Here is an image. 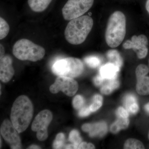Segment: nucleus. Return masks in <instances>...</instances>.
I'll return each instance as SVG.
<instances>
[{
    "mask_svg": "<svg viewBox=\"0 0 149 149\" xmlns=\"http://www.w3.org/2000/svg\"><path fill=\"white\" fill-rule=\"evenodd\" d=\"M34 107L27 96H19L14 102L12 107L10 120L19 133L25 131L32 120Z\"/></svg>",
    "mask_w": 149,
    "mask_h": 149,
    "instance_id": "obj_1",
    "label": "nucleus"
},
{
    "mask_svg": "<svg viewBox=\"0 0 149 149\" xmlns=\"http://www.w3.org/2000/svg\"><path fill=\"white\" fill-rule=\"evenodd\" d=\"M94 22L88 15L73 19L68 22L64 31L66 41L72 45H79L85 42L93 28Z\"/></svg>",
    "mask_w": 149,
    "mask_h": 149,
    "instance_id": "obj_2",
    "label": "nucleus"
},
{
    "mask_svg": "<svg viewBox=\"0 0 149 149\" xmlns=\"http://www.w3.org/2000/svg\"><path fill=\"white\" fill-rule=\"evenodd\" d=\"M126 34V19L124 14L116 11L110 16L105 32L107 44L111 48L117 47L122 42Z\"/></svg>",
    "mask_w": 149,
    "mask_h": 149,
    "instance_id": "obj_3",
    "label": "nucleus"
},
{
    "mask_svg": "<svg viewBox=\"0 0 149 149\" xmlns=\"http://www.w3.org/2000/svg\"><path fill=\"white\" fill-rule=\"evenodd\" d=\"M13 53L17 58L21 61L36 62L45 56V50L42 46L30 40L22 39L17 41L13 47Z\"/></svg>",
    "mask_w": 149,
    "mask_h": 149,
    "instance_id": "obj_4",
    "label": "nucleus"
},
{
    "mask_svg": "<svg viewBox=\"0 0 149 149\" xmlns=\"http://www.w3.org/2000/svg\"><path fill=\"white\" fill-rule=\"evenodd\" d=\"M52 71L58 76L74 78L80 76L84 71V65L79 59L65 58L57 61L52 65Z\"/></svg>",
    "mask_w": 149,
    "mask_h": 149,
    "instance_id": "obj_5",
    "label": "nucleus"
},
{
    "mask_svg": "<svg viewBox=\"0 0 149 149\" xmlns=\"http://www.w3.org/2000/svg\"><path fill=\"white\" fill-rule=\"evenodd\" d=\"M94 0H68L62 9L63 18L66 20L83 16L92 7Z\"/></svg>",
    "mask_w": 149,
    "mask_h": 149,
    "instance_id": "obj_6",
    "label": "nucleus"
},
{
    "mask_svg": "<svg viewBox=\"0 0 149 149\" xmlns=\"http://www.w3.org/2000/svg\"><path fill=\"white\" fill-rule=\"evenodd\" d=\"M52 119V113L48 110L42 111L35 118L31 129L37 132V137L39 141H45L47 139L48 127Z\"/></svg>",
    "mask_w": 149,
    "mask_h": 149,
    "instance_id": "obj_7",
    "label": "nucleus"
},
{
    "mask_svg": "<svg viewBox=\"0 0 149 149\" xmlns=\"http://www.w3.org/2000/svg\"><path fill=\"white\" fill-rule=\"evenodd\" d=\"M78 89V83L73 78L58 76L54 83L51 85L49 90L53 94L62 91L67 96L72 97L77 93Z\"/></svg>",
    "mask_w": 149,
    "mask_h": 149,
    "instance_id": "obj_8",
    "label": "nucleus"
},
{
    "mask_svg": "<svg viewBox=\"0 0 149 149\" xmlns=\"http://www.w3.org/2000/svg\"><path fill=\"white\" fill-rule=\"evenodd\" d=\"M18 131L14 126L11 120L6 119L1 127V134L11 148H22L21 141Z\"/></svg>",
    "mask_w": 149,
    "mask_h": 149,
    "instance_id": "obj_9",
    "label": "nucleus"
},
{
    "mask_svg": "<svg viewBox=\"0 0 149 149\" xmlns=\"http://www.w3.org/2000/svg\"><path fill=\"white\" fill-rule=\"evenodd\" d=\"M148 40L146 35H141L137 36L134 35L131 40H127L123 44V47L126 49H133L136 52L137 56L139 59L146 58L148 52L147 46Z\"/></svg>",
    "mask_w": 149,
    "mask_h": 149,
    "instance_id": "obj_10",
    "label": "nucleus"
},
{
    "mask_svg": "<svg viewBox=\"0 0 149 149\" xmlns=\"http://www.w3.org/2000/svg\"><path fill=\"white\" fill-rule=\"evenodd\" d=\"M149 72V68L146 65H139L136 68V91L142 95H149V77L147 76Z\"/></svg>",
    "mask_w": 149,
    "mask_h": 149,
    "instance_id": "obj_11",
    "label": "nucleus"
},
{
    "mask_svg": "<svg viewBox=\"0 0 149 149\" xmlns=\"http://www.w3.org/2000/svg\"><path fill=\"white\" fill-rule=\"evenodd\" d=\"M15 74L13 60L10 56L5 55L0 58V80L4 83L9 82Z\"/></svg>",
    "mask_w": 149,
    "mask_h": 149,
    "instance_id": "obj_12",
    "label": "nucleus"
},
{
    "mask_svg": "<svg viewBox=\"0 0 149 149\" xmlns=\"http://www.w3.org/2000/svg\"><path fill=\"white\" fill-rule=\"evenodd\" d=\"M82 129L84 132L89 133L91 137H102L107 133V126L106 123L102 121L94 123H86L82 125Z\"/></svg>",
    "mask_w": 149,
    "mask_h": 149,
    "instance_id": "obj_13",
    "label": "nucleus"
},
{
    "mask_svg": "<svg viewBox=\"0 0 149 149\" xmlns=\"http://www.w3.org/2000/svg\"><path fill=\"white\" fill-rule=\"evenodd\" d=\"M120 68L109 62L104 65L100 69V74L105 80L117 79Z\"/></svg>",
    "mask_w": 149,
    "mask_h": 149,
    "instance_id": "obj_14",
    "label": "nucleus"
},
{
    "mask_svg": "<svg viewBox=\"0 0 149 149\" xmlns=\"http://www.w3.org/2000/svg\"><path fill=\"white\" fill-rule=\"evenodd\" d=\"M123 103L125 109L131 114H136L139 110L138 100L136 96L133 94L126 95L123 99Z\"/></svg>",
    "mask_w": 149,
    "mask_h": 149,
    "instance_id": "obj_15",
    "label": "nucleus"
},
{
    "mask_svg": "<svg viewBox=\"0 0 149 149\" xmlns=\"http://www.w3.org/2000/svg\"><path fill=\"white\" fill-rule=\"evenodd\" d=\"M52 0H28L29 7L33 11L41 13L44 11Z\"/></svg>",
    "mask_w": 149,
    "mask_h": 149,
    "instance_id": "obj_16",
    "label": "nucleus"
},
{
    "mask_svg": "<svg viewBox=\"0 0 149 149\" xmlns=\"http://www.w3.org/2000/svg\"><path fill=\"white\" fill-rule=\"evenodd\" d=\"M120 83L117 79L105 80L101 88V93L104 95H109L116 89H117Z\"/></svg>",
    "mask_w": 149,
    "mask_h": 149,
    "instance_id": "obj_17",
    "label": "nucleus"
},
{
    "mask_svg": "<svg viewBox=\"0 0 149 149\" xmlns=\"http://www.w3.org/2000/svg\"><path fill=\"white\" fill-rule=\"evenodd\" d=\"M129 120L128 118L118 117L117 120L111 126L110 130L113 133H117L122 129L128 128Z\"/></svg>",
    "mask_w": 149,
    "mask_h": 149,
    "instance_id": "obj_18",
    "label": "nucleus"
},
{
    "mask_svg": "<svg viewBox=\"0 0 149 149\" xmlns=\"http://www.w3.org/2000/svg\"><path fill=\"white\" fill-rule=\"evenodd\" d=\"M107 56L110 62L119 67L122 66L123 61L120 54L116 50H110L107 53Z\"/></svg>",
    "mask_w": 149,
    "mask_h": 149,
    "instance_id": "obj_19",
    "label": "nucleus"
},
{
    "mask_svg": "<svg viewBox=\"0 0 149 149\" xmlns=\"http://www.w3.org/2000/svg\"><path fill=\"white\" fill-rule=\"evenodd\" d=\"M124 148L129 149H145L143 143L136 139H130L125 141L124 145Z\"/></svg>",
    "mask_w": 149,
    "mask_h": 149,
    "instance_id": "obj_20",
    "label": "nucleus"
},
{
    "mask_svg": "<svg viewBox=\"0 0 149 149\" xmlns=\"http://www.w3.org/2000/svg\"><path fill=\"white\" fill-rule=\"evenodd\" d=\"M69 140L72 144L74 145L76 149H78V147L82 143V141L80 133L76 130H72L70 133Z\"/></svg>",
    "mask_w": 149,
    "mask_h": 149,
    "instance_id": "obj_21",
    "label": "nucleus"
},
{
    "mask_svg": "<svg viewBox=\"0 0 149 149\" xmlns=\"http://www.w3.org/2000/svg\"><path fill=\"white\" fill-rule=\"evenodd\" d=\"M103 103V98L102 96L96 95L93 97V102L90 107L91 112H95L98 110L102 107Z\"/></svg>",
    "mask_w": 149,
    "mask_h": 149,
    "instance_id": "obj_22",
    "label": "nucleus"
},
{
    "mask_svg": "<svg viewBox=\"0 0 149 149\" xmlns=\"http://www.w3.org/2000/svg\"><path fill=\"white\" fill-rule=\"evenodd\" d=\"M10 27L8 23L3 17H0V39L5 38L9 32Z\"/></svg>",
    "mask_w": 149,
    "mask_h": 149,
    "instance_id": "obj_23",
    "label": "nucleus"
},
{
    "mask_svg": "<svg viewBox=\"0 0 149 149\" xmlns=\"http://www.w3.org/2000/svg\"><path fill=\"white\" fill-rule=\"evenodd\" d=\"M84 61L88 66L95 68L100 66L101 63L100 59L96 56H89L84 58Z\"/></svg>",
    "mask_w": 149,
    "mask_h": 149,
    "instance_id": "obj_24",
    "label": "nucleus"
},
{
    "mask_svg": "<svg viewBox=\"0 0 149 149\" xmlns=\"http://www.w3.org/2000/svg\"><path fill=\"white\" fill-rule=\"evenodd\" d=\"M65 135L63 133H59L56 136L53 145L54 149H62L64 147Z\"/></svg>",
    "mask_w": 149,
    "mask_h": 149,
    "instance_id": "obj_25",
    "label": "nucleus"
},
{
    "mask_svg": "<svg viewBox=\"0 0 149 149\" xmlns=\"http://www.w3.org/2000/svg\"><path fill=\"white\" fill-rule=\"evenodd\" d=\"M85 103V100L84 98L80 95H77L73 99L72 103L74 109L78 110L83 107Z\"/></svg>",
    "mask_w": 149,
    "mask_h": 149,
    "instance_id": "obj_26",
    "label": "nucleus"
},
{
    "mask_svg": "<svg viewBox=\"0 0 149 149\" xmlns=\"http://www.w3.org/2000/svg\"><path fill=\"white\" fill-rule=\"evenodd\" d=\"M116 115L118 117H122L124 118H128L129 113L125 109L120 107L118 108L116 111Z\"/></svg>",
    "mask_w": 149,
    "mask_h": 149,
    "instance_id": "obj_27",
    "label": "nucleus"
},
{
    "mask_svg": "<svg viewBox=\"0 0 149 149\" xmlns=\"http://www.w3.org/2000/svg\"><path fill=\"white\" fill-rule=\"evenodd\" d=\"M91 111L90 109V107H83L79 111L78 115L80 117H86L91 114Z\"/></svg>",
    "mask_w": 149,
    "mask_h": 149,
    "instance_id": "obj_28",
    "label": "nucleus"
},
{
    "mask_svg": "<svg viewBox=\"0 0 149 149\" xmlns=\"http://www.w3.org/2000/svg\"><path fill=\"white\" fill-rule=\"evenodd\" d=\"M105 79H104L103 77L101 76L100 74H99L94 77L93 82L94 84L97 87L102 86L104 84Z\"/></svg>",
    "mask_w": 149,
    "mask_h": 149,
    "instance_id": "obj_29",
    "label": "nucleus"
},
{
    "mask_svg": "<svg viewBox=\"0 0 149 149\" xmlns=\"http://www.w3.org/2000/svg\"><path fill=\"white\" fill-rule=\"evenodd\" d=\"M95 147L93 144L91 143H86V142H82L79 145L78 149H95Z\"/></svg>",
    "mask_w": 149,
    "mask_h": 149,
    "instance_id": "obj_30",
    "label": "nucleus"
},
{
    "mask_svg": "<svg viewBox=\"0 0 149 149\" xmlns=\"http://www.w3.org/2000/svg\"><path fill=\"white\" fill-rule=\"evenodd\" d=\"M5 55V49L3 46L1 44L0 45V58H2Z\"/></svg>",
    "mask_w": 149,
    "mask_h": 149,
    "instance_id": "obj_31",
    "label": "nucleus"
},
{
    "mask_svg": "<svg viewBox=\"0 0 149 149\" xmlns=\"http://www.w3.org/2000/svg\"><path fill=\"white\" fill-rule=\"evenodd\" d=\"M65 149H76V148L74 146L73 144H69V145H67L65 147Z\"/></svg>",
    "mask_w": 149,
    "mask_h": 149,
    "instance_id": "obj_32",
    "label": "nucleus"
},
{
    "mask_svg": "<svg viewBox=\"0 0 149 149\" xmlns=\"http://www.w3.org/2000/svg\"><path fill=\"white\" fill-rule=\"evenodd\" d=\"M28 148L37 149H41V148H40V147L38 146H36V145H32V146H29V148Z\"/></svg>",
    "mask_w": 149,
    "mask_h": 149,
    "instance_id": "obj_33",
    "label": "nucleus"
},
{
    "mask_svg": "<svg viewBox=\"0 0 149 149\" xmlns=\"http://www.w3.org/2000/svg\"><path fill=\"white\" fill-rule=\"evenodd\" d=\"M146 9L149 14V0H147L146 5Z\"/></svg>",
    "mask_w": 149,
    "mask_h": 149,
    "instance_id": "obj_34",
    "label": "nucleus"
},
{
    "mask_svg": "<svg viewBox=\"0 0 149 149\" xmlns=\"http://www.w3.org/2000/svg\"><path fill=\"white\" fill-rule=\"evenodd\" d=\"M145 109L146 110V111L149 113V102L147 103L146 105L145 106Z\"/></svg>",
    "mask_w": 149,
    "mask_h": 149,
    "instance_id": "obj_35",
    "label": "nucleus"
},
{
    "mask_svg": "<svg viewBox=\"0 0 149 149\" xmlns=\"http://www.w3.org/2000/svg\"></svg>",
    "mask_w": 149,
    "mask_h": 149,
    "instance_id": "obj_36",
    "label": "nucleus"
},
{
    "mask_svg": "<svg viewBox=\"0 0 149 149\" xmlns=\"http://www.w3.org/2000/svg\"><path fill=\"white\" fill-rule=\"evenodd\" d=\"M148 139H149V133H148Z\"/></svg>",
    "mask_w": 149,
    "mask_h": 149,
    "instance_id": "obj_37",
    "label": "nucleus"
},
{
    "mask_svg": "<svg viewBox=\"0 0 149 149\" xmlns=\"http://www.w3.org/2000/svg\"></svg>",
    "mask_w": 149,
    "mask_h": 149,
    "instance_id": "obj_38",
    "label": "nucleus"
}]
</instances>
